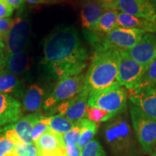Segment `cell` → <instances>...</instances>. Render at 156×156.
Segmentation results:
<instances>
[{
  "instance_id": "obj_1",
  "label": "cell",
  "mask_w": 156,
  "mask_h": 156,
  "mask_svg": "<svg viewBox=\"0 0 156 156\" xmlns=\"http://www.w3.org/2000/svg\"><path fill=\"white\" fill-rule=\"evenodd\" d=\"M44 62L58 80L83 73L88 54L73 26L58 27L46 37L44 45Z\"/></svg>"
},
{
  "instance_id": "obj_2",
  "label": "cell",
  "mask_w": 156,
  "mask_h": 156,
  "mask_svg": "<svg viewBox=\"0 0 156 156\" xmlns=\"http://www.w3.org/2000/svg\"><path fill=\"white\" fill-rule=\"evenodd\" d=\"M122 51L113 47H95V53L85 74L83 87L89 94L119 85L117 77Z\"/></svg>"
},
{
  "instance_id": "obj_3",
  "label": "cell",
  "mask_w": 156,
  "mask_h": 156,
  "mask_svg": "<svg viewBox=\"0 0 156 156\" xmlns=\"http://www.w3.org/2000/svg\"><path fill=\"white\" fill-rule=\"evenodd\" d=\"M109 121L105 139L112 155L140 156L142 147L128 120L118 114Z\"/></svg>"
},
{
  "instance_id": "obj_4",
  "label": "cell",
  "mask_w": 156,
  "mask_h": 156,
  "mask_svg": "<svg viewBox=\"0 0 156 156\" xmlns=\"http://www.w3.org/2000/svg\"><path fill=\"white\" fill-rule=\"evenodd\" d=\"M127 100V91L125 87L114 85L98 92L90 93L87 105L106 111L115 116L126 110Z\"/></svg>"
},
{
  "instance_id": "obj_5",
  "label": "cell",
  "mask_w": 156,
  "mask_h": 156,
  "mask_svg": "<svg viewBox=\"0 0 156 156\" xmlns=\"http://www.w3.org/2000/svg\"><path fill=\"white\" fill-rule=\"evenodd\" d=\"M132 128L145 152L151 153L156 144V120L129 101Z\"/></svg>"
},
{
  "instance_id": "obj_6",
  "label": "cell",
  "mask_w": 156,
  "mask_h": 156,
  "mask_svg": "<svg viewBox=\"0 0 156 156\" xmlns=\"http://www.w3.org/2000/svg\"><path fill=\"white\" fill-rule=\"evenodd\" d=\"M85 75L69 76L59 79L51 94L45 99L43 108L46 111H54L58 104L75 97L83 90Z\"/></svg>"
},
{
  "instance_id": "obj_7",
  "label": "cell",
  "mask_w": 156,
  "mask_h": 156,
  "mask_svg": "<svg viewBox=\"0 0 156 156\" xmlns=\"http://www.w3.org/2000/svg\"><path fill=\"white\" fill-rule=\"evenodd\" d=\"M145 30L139 29L116 28L114 30L98 37L93 44L94 47H113L126 51L133 47L145 34Z\"/></svg>"
},
{
  "instance_id": "obj_8",
  "label": "cell",
  "mask_w": 156,
  "mask_h": 156,
  "mask_svg": "<svg viewBox=\"0 0 156 156\" xmlns=\"http://www.w3.org/2000/svg\"><path fill=\"white\" fill-rule=\"evenodd\" d=\"M30 34V22L21 17H16L13 20L10 30L4 39V48L2 52L13 54L25 50Z\"/></svg>"
},
{
  "instance_id": "obj_9",
  "label": "cell",
  "mask_w": 156,
  "mask_h": 156,
  "mask_svg": "<svg viewBox=\"0 0 156 156\" xmlns=\"http://www.w3.org/2000/svg\"><path fill=\"white\" fill-rule=\"evenodd\" d=\"M147 67L135 61L122 51L117 77L119 85L127 90L134 88L145 73Z\"/></svg>"
},
{
  "instance_id": "obj_10",
  "label": "cell",
  "mask_w": 156,
  "mask_h": 156,
  "mask_svg": "<svg viewBox=\"0 0 156 156\" xmlns=\"http://www.w3.org/2000/svg\"><path fill=\"white\" fill-rule=\"evenodd\" d=\"M128 100L156 120V85L127 90Z\"/></svg>"
},
{
  "instance_id": "obj_11",
  "label": "cell",
  "mask_w": 156,
  "mask_h": 156,
  "mask_svg": "<svg viewBox=\"0 0 156 156\" xmlns=\"http://www.w3.org/2000/svg\"><path fill=\"white\" fill-rule=\"evenodd\" d=\"M89 95L87 91L83 89L75 97L58 104L54 112H58L73 122H77L85 117Z\"/></svg>"
},
{
  "instance_id": "obj_12",
  "label": "cell",
  "mask_w": 156,
  "mask_h": 156,
  "mask_svg": "<svg viewBox=\"0 0 156 156\" xmlns=\"http://www.w3.org/2000/svg\"><path fill=\"white\" fill-rule=\"evenodd\" d=\"M124 51L135 61L147 66L156 58V34L147 33L133 47Z\"/></svg>"
},
{
  "instance_id": "obj_13",
  "label": "cell",
  "mask_w": 156,
  "mask_h": 156,
  "mask_svg": "<svg viewBox=\"0 0 156 156\" xmlns=\"http://www.w3.org/2000/svg\"><path fill=\"white\" fill-rule=\"evenodd\" d=\"M21 103L10 95L0 93V133L20 119Z\"/></svg>"
},
{
  "instance_id": "obj_14",
  "label": "cell",
  "mask_w": 156,
  "mask_h": 156,
  "mask_svg": "<svg viewBox=\"0 0 156 156\" xmlns=\"http://www.w3.org/2000/svg\"><path fill=\"white\" fill-rule=\"evenodd\" d=\"M116 9L125 14L156 22V11L148 0H119Z\"/></svg>"
},
{
  "instance_id": "obj_15",
  "label": "cell",
  "mask_w": 156,
  "mask_h": 156,
  "mask_svg": "<svg viewBox=\"0 0 156 156\" xmlns=\"http://www.w3.org/2000/svg\"><path fill=\"white\" fill-rule=\"evenodd\" d=\"M28 67L29 56L25 50L13 54H0V70L20 75L26 73Z\"/></svg>"
},
{
  "instance_id": "obj_16",
  "label": "cell",
  "mask_w": 156,
  "mask_h": 156,
  "mask_svg": "<svg viewBox=\"0 0 156 156\" xmlns=\"http://www.w3.org/2000/svg\"><path fill=\"white\" fill-rule=\"evenodd\" d=\"M43 118L44 116L39 114L27 115L20 119L14 124L7 126L5 129V131L6 129L10 130L21 142L26 144L31 143L33 142L31 140V132L33 128Z\"/></svg>"
},
{
  "instance_id": "obj_17",
  "label": "cell",
  "mask_w": 156,
  "mask_h": 156,
  "mask_svg": "<svg viewBox=\"0 0 156 156\" xmlns=\"http://www.w3.org/2000/svg\"><path fill=\"white\" fill-rule=\"evenodd\" d=\"M25 91L26 88L23 80L14 74L0 70V93L20 99L23 98Z\"/></svg>"
},
{
  "instance_id": "obj_18",
  "label": "cell",
  "mask_w": 156,
  "mask_h": 156,
  "mask_svg": "<svg viewBox=\"0 0 156 156\" xmlns=\"http://www.w3.org/2000/svg\"><path fill=\"white\" fill-rule=\"evenodd\" d=\"M119 12L117 9H108L103 13L92 28L85 30V32L89 36L94 37L95 40L98 37L111 32L115 28H118Z\"/></svg>"
},
{
  "instance_id": "obj_19",
  "label": "cell",
  "mask_w": 156,
  "mask_h": 156,
  "mask_svg": "<svg viewBox=\"0 0 156 156\" xmlns=\"http://www.w3.org/2000/svg\"><path fill=\"white\" fill-rule=\"evenodd\" d=\"M108 9L99 2L86 0L82 5L80 10V18L83 28L85 30L92 28L103 13Z\"/></svg>"
},
{
  "instance_id": "obj_20",
  "label": "cell",
  "mask_w": 156,
  "mask_h": 156,
  "mask_svg": "<svg viewBox=\"0 0 156 156\" xmlns=\"http://www.w3.org/2000/svg\"><path fill=\"white\" fill-rule=\"evenodd\" d=\"M35 145L38 151V155L66 149L63 135L51 129L42 134L38 141L35 142Z\"/></svg>"
},
{
  "instance_id": "obj_21",
  "label": "cell",
  "mask_w": 156,
  "mask_h": 156,
  "mask_svg": "<svg viewBox=\"0 0 156 156\" xmlns=\"http://www.w3.org/2000/svg\"><path fill=\"white\" fill-rule=\"evenodd\" d=\"M45 93L39 85H31L23 97V108L25 112L38 114L44 104Z\"/></svg>"
},
{
  "instance_id": "obj_22",
  "label": "cell",
  "mask_w": 156,
  "mask_h": 156,
  "mask_svg": "<svg viewBox=\"0 0 156 156\" xmlns=\"http://www.w3.org/2000/svg\"><path fill=\"white\" fill-rule=\"evenodd\" d=\"M118 28L139 29L145 30L147 33L156 34V22L132 16L121 12H119L118 15Z\"/></svg>"
},
{
  "instance_id": "obj_23",
  "label": "cell",
  "mask_w": 156,
  "mask_h": 156,
  "mask_svg": "<svg viewBox=\"0 0 156 156\" xmlns=\"http://www.w3.org/2000/svg\"><path fill=\"white\" fill-rule=\"evenodd\" d=\"M41 122L48 125L51 130L62 135L73 129L75 124V122L60 114L48 117L44 116Z\"/></svg>"
},
{
  "instance_id": "obj_24",
  "label": "cell",
  "mask_w": 156,
  "mask_h": 156,
  "mask_svg": "<svg viewBox=\"0 0 156 156\" xmlns=\"http://www.w3.org/2000/svg\"><path fill=\"white\" fill-rule=\"evenodd\" d=\"M80 128V138L78 146L82 150L83 148L93 140L98 129L96 123L89 120L87 118H83L76 122Z\"/></svg>"
},
{
  "instance_id": "obj_25",
  "label": "cell",
  "mask_w": 156,
  "mask_h": 156,
  "mask_svg": "<svg viewBox=\"0 0 156 156\" xmlns=\"http://www.w3.org/2000/svg\"><path fill=\"white\" fill-rule=\"evenodd\" d=\"M114 117L112 114L102 110V109L95 108L93 106H90L87 105L86 113H85V118L92 121L95 123H101L107 122L112 119Z\"/></svg>"
},
{
  "instance_id": "obj_26",
  "label": "cell",
  "mask_w": 156,
  "mask_h": 156,
  "mask_svg": "<svg viewBox=\"0 0 156 156\" xmlns=\"http://www.w3.org/2000/svg\"><path fill=\"white\" fill-rule=\"evenodd\" d=\"M151 85H156V58L148 64L145 73L134 88Z\"/></svg>"
},
{
  "instance_id": "obj_27",
  "label": "cell",
  "mask_w": 156,
  "mask_h": 156,
  "mask_svg": "<svg viewBox=\"0 0 156 156\" xmlns=\"http://www.w3.org/2000/svg\"><path fill=\"white\" fill-rule=\"evenodd\" d=\"M80 156H106L100 142L92 140L82 149Z\"/></svg>"
},
{
  "instance_id": "obj_28",
  "label": "cell",
  "mask_w": 156,
  "mask_h": 156,
  "mask_svg": "<svg viewBox=\"0 0 156 156\" xmlns=\"http://www.w3.org/2000/svg\"><path fill=\"white\" fill-rule=\"evenodd\" d=\"M80 138V128L75 122L73 129L63 134V139L65 145H78Z\"/></svg>"
},
{
  "instance_id": "obj_29",
  "label": "cell",
  "mask_w": 156,
  "mask_h": 156,
  "mask_svg": "<svg viewBox=\"0 0 156 156\" xmlns=\"http://www.w3.org/2000/svg\"><path fill=\"white\" fill-rule=\"evenodd\" d=\"M50 128L48 127V125H46L44 123L40 122L37 123L34 126L32 129V132H31V140H32L33 142H36L39 140V138L44 134L45 132H46L48 130H49Z\"/></svg>"
},
{
  "instance_id": "obj_30",
  "label": "cell",
  "mask_w": 156,
  "mask_h": 156,
  "mask_svg": "<svg viewBox=\"0 0 156 156\" xmlns=\"http://www.w3.org/2000/svg\"><path fill=\"white\" fill-rule=\"evenodd\" d=\"M15 147L14 142L5 134L0 136V156H4L7 152L14 149Z\"/></svg>"
},
{
  "instance_id": "obj_31",
  "label": "cell",
  "mask_w": 156,
  "mask_h": 156,
  "mask_svg": "<svg viewBox=\"0 0 156 156\" xmlns=\"http://www.w3.org/2000/svg\"><path fill=\"white\" fill-rule=\"evenodd\" d=\"M13 12L14 8L6 0H0V18H8Z\"/></svg>"
},
{
  "instance_id": "obj_32",
  "label": "cell",
  "mask_w": 156,
  "mask_h": 156,
  "mask_svg": "<svg viewBox=\"0 0 156 156\" xmlns=\"http://www.w3.org/2000/svg\"><path fill=\"white\" fill-rule=\"evenodd\" d=\"M13 20L10 18H0V36L3 38H6L12 25Z\"/></svg>"
},
{
  "instance_id": "obj_33",
  "label": "cell",
  "mask_w": 156,
  "mask_h": 156,
  "mask_svg": "<svg viewBox=\"0 0 156 156\" xmlns=\"http://www.w3.org/2000/svg\"><path fill=\"white\" fill-rule=\"evenodd\" d=\"M66 151L68 156H80L82 150L78 145H66Z\"/></svg>"
},
{
  "instance_id": "obj_34",
  "label": "cell",
  "mask_w": 156,
  "mask_h": 156,
  "mask_svg": "<svg viewBox=\"0 0 156 156\" xmlns=\"http://www.w3.org/2000/svg\"><path fill=\"white\" fill-rule=\"evenodd\" d=\"M26 155L27 156H38L36 146L34 142L26 144Z\"/></svg>"
},
{
  "instance_id": "obj_35",
  "label": "cell",
  "mask_w": 156,
  "mask_h": 156,
  "mask_svg": "<svg viewBox=\"0 0 156 156\" xmlns=\"http://www.w3.org/2000/svg\"><path fill=\"white\" fill-rule=\"evenodd\" d=\"M119 0H99V2L107 9H116Z\"/></svg>"
},
{
  "instance_id": "obj_36",
  "label": "cell",
  "mask_w": 156,
  "mask_h": 156,
  "mask_svg": "<svg viewBox=\"0 0 156 156\" xmlns=\"http://www.w3.org/2000/svg\"><path fill=\"white\" fill-rule=\"evenodd\" d=\"M14 9H20L23 5L25 0H6Z\"/></svg>"
},
{
  "instance_id": "obj_37",
  "label": "cell",
  "mask_w": 156,
  "mask_h": 156,
  "mask_svg": "<svg viewBox=\"0 0 156 156\" xmlns=\"http://www.w3.org/2000/svg\"><path fill=\"white\" fill-rule=\"evenodd\" d=\"M38 156H68V155L67 154L66 149H64V150H61V151H58L53 152V153L44 154V155H40Z\"/></svg>"
},
{
  "instance_id": "obj_38",
  "label": "cell",
  "mask_w": 156,
  "mask_h": 156,
  "mask_svg": "<svg viewBox=\"0 0 156 156\" xmlns=\"http://www.w3.org/2000/svg\"><path fill=\"white\" fill-rule=\"evenodd\" d=\"M4 156H20L19 155V153H17V151H16V149H15V147L14 149H12V151L7 152V153L5 154Z\"/></svg>"
},
{
  "instance_id": "obj_39",
  "label": "cell",
  "mask_w": 156,
  "mask_h": 156,
  "mask_svg": "<svg viewBox=\"0 0 156 156\" xmlns=\"http://www.w3.org/2000/svg\"><path fill=\"white\" fill-rule=\"evenodd\" d=\"M25 1L28 2L29 4H33V5H36V4H42L41 0H25Z\"/></svg>"
},
{
  "instance_id": "obj_40",
  "label": "cell",
  "mask_w": 156,
  "mask_h": 156,
  "mask_svg": "<svg viewBox=\"0 0 156 156\" xmlns=\"http://www.w3.org/2000/svg\"><path fill=\"white\" fill-rule=\"evenodd\" d=\"M3 48H4V40L3 38L0 36V54H1V52L2 51Z\"/></svg>"
},
{
  "instance_id": "obj_41",
  "label": "cell",
  "mask_w": 156,
  "mask_h": 156,
  "mask_svg": "<svg viewBox=\"0 0 156 156\" xmlns=\"http://www.w3.org/2000/svg\"><path fill=\"white\" fill-rule=\"evenodd\" d=\"M148 1L151 2V4L153 6V7L155 8V11H156V0H148Z\"/></svg>"
},
{
  "instance_id": "obj_42",
  "label": "cell",
  "mask_w": 156,
  "mask_h": 156,
  "mask_svg": "<svg viewBox=\"0 0 156 156\" xmlns=\"http://www.w3.org/2000/svg\"><path fill=\"white\" fill-rule=\"evenodd\" d=\"M71 0H51V2H69Z\"/></svg>"
},
{
  "instance_id": "obj_43",
  "label": "cell",
  "mask_w": 156,
  "mask_h": 156,
  "mask_svg": "<svg viewBox=\"0 0 156 156\" xmlns=\"http://www.w3.org/2000/svg\"><path fill=\"white\" fill-rule=\"evenodd\" d=\"M51 0H41V3H51Z\"/></svg>"
},
{
  "instance_id": "obj_44",
  "label": "cell",
  "mask_w": 156,
  "mask_h": 156,
  "mask_svg": "<svg viewBox=\"0 0 156 156\" xmlns=\"http://www.w3.org/2000/svg\"><path fill=\"white\" fill-rule=\"evenodd\" d=\"M154 156H156V145L155 148V152H154Z\"/></svg>"
},
{
  "instance_id": "obj_45",
  "label": "cell",
  "mask_w": 156,
  "mask_h": 156,
  "mask_svg": "<svg viewBox=\"0 0 156 156\" xmlns=\"http://www.w3.org/2000/svg\"><path fill=\"white\" fill-rule=\"evenodd\" d=\"M93 1H96V2H99V0H93Z\"/></svg>"
},
{
  "instance_id": "obj_46",
  "label": "cell",
  "mask_w": 156,
  "mask_h": 156,
  "mask_svg": "<svg viewBox=\"0 0 156 156\" xmlns=\"http://www.w3.org/2000/svg\"><path fill=\"white\" fill-rule=\"evenodd\" d=\"M25 156H27V155H25Z\"/></svg>"
}]
</instances>
